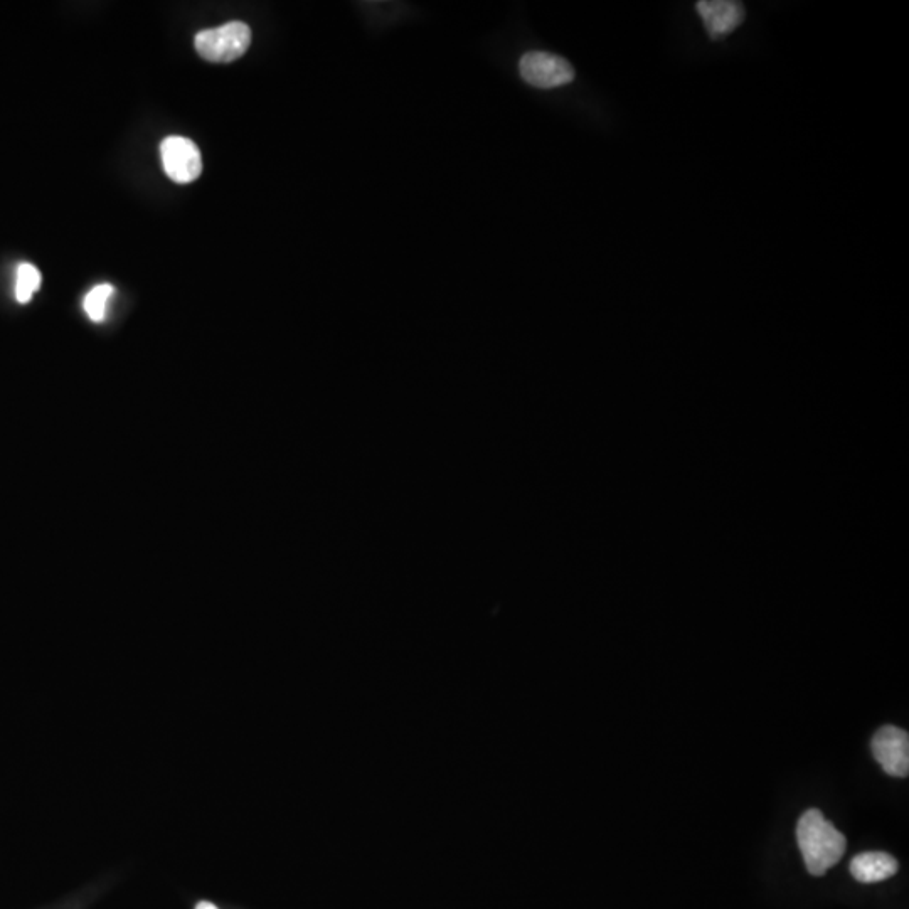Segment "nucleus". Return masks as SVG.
<instances>
[{
  "label": "nucleus",
  "mask_w": 909,
  "mask_h": 909,
  "mask_svg": "<svg viewBox=\"0 0 909 909\" xmlns=\"http://www.w3.org/2000/svg\"><path fill=\"white\" fill-rule=\"evenodd\" d=\"M696 9L709 38L714 41L726 38L745 21V7L733 0H701Z\"/></svg>",
  "instance_id": "423d86ee"
},
{
  "label": "nucleus",
  "mask_w": 909,
  "mask_h": 909,
  "mask_svg": "<svg viewBox=\"0 0 909 909\" xmlns=\"http://www.w3.org/2000/svg\"><path fill=\"white\" fill-rule=\"evenodd\" d=\"M197 53L213 63H231L241 58L251 44V29L245 22L233 21L223 26L197 32Z\"/></svg>",
  "instance_id": "f03ea898"
},
{
  "label": "nucleus",
  "mask_w": 909,
  "mask_h": 909,
  "mask_svg": "<svg viewBox=\"0 0 909 909\" xmlns=\"http://www.w3.org/2000/svg\"><path fill=\"white\" fill-rule=\"evenodd\" d=\"M41 287V273L31 263L17 266L16 298L17 302L27 303Z\"/></svg>",
  "instance_id": "6e6552de"
},
{
  "label": "nucleus",
  "mask_w": 909,
  "mask_h": 909,
  "mask_svg": "<svg viewBox=\"0 0 909 909\" xmlns=\"http://www.w3.org/2000/svg\"><path fill=\"white\" fill-rule=\"evenodd\" d=\"M115 288L108 283H103V285H98V287L93 288L88 295L85 297V302H83V307H85V312L88 314L93 322H103L105 320V315H107V305L108 300L112 298Z\"/></svg>",
  "instance_id": "1a4fd4ad"
},
{
  "label": "nucleus",
  "mask_w": 909,
  "mask_h": 909,
  "mask_svg": "<svg viewBox=\"0 0 909 909\" xmlns=\"http://www.w3.org/2000/svg\"><path fill=\"white\" fill-rule=\"evenodd\" d=\"M797 839L807 871L817 878L824 876L846 852V837L817 808L807 810L798 820Z\"/></svg>",
  "instance_id": "f257e3e1"
},
{
  "label": "nucleus",
  "mask_w": 909,
  "mask_h": 909,
  "mask_svg": "<svg viewBox=\"0 0 909 909\" xmlns=\"http://www.w3.org/2000/svg\"><path fill=\"white\" fill-rule=\"evenodd\" d=\"M898 861L886 852H864L851 862V874L864 884L881 883L898 872Z\"/></svg>",
  "instance_id": "0eeeda50"
},
{
  "label": "nucleus",
  "mask_w": 909,
  "mask_h": 909,
  "mask_svg": "<svg viewBox=\"0 0 909 909\" xmlns=\"http://www.w3.org/2000/svg\"><path fill=\"white\" fill-rule=\"evenodd\" d=\"M519 70L522 80L543 90L568 85L575 80V70L566 59L544 51L524 54L519 63Z\"/></svg>",
  "instance_id": "7ed1b4c3"
},
{
  "label": "nucleus",
  "mask_w": 909,
  "mask_h": 909,
  "mask_svg": "<svg viewBox=\"0 0 909 909\" xmlns=\"http://www.w3.org/2000/svg\"><path fill=\"white\" fill-rule=\"evenodd\" d=\"M872 755L891 777H908L909 736L903 729L896 726L879 729L872 738Z\"/></svg>",
  "instance_id": "39448f33"
},
{
  "label": "nucleus",
  "mask_w": 909,
  "mask_h": 909,
  "mask_svg": "<svg viewBox=\"0 0 909 909\" xmlns=\"http://www.w3.org/2000/svg\"><path fill=\"white\" fill-rule=\"evenodd\" d=\"M160 155L165 174L177 184H189L201 176V152L192 140L177 135L167 137L160 145Z\"/></svg>",
  "instance_id": "20e7f679"
},
{
  "label": "nucleus",
  "mask_w": 909,
  "mask_h": 909,
  "mask_svg": "<svg viewBox=\"0 0 909 909\" xmlns=\"http://www.w3.org/2000/svg\"><path fill=\"white\" fill-rule=\"evenodd\" d=\"M196 909H219L216 904L209 903V901H201L197 904Z\"/></svg>",
  "instance_id": "9d476101"
}]
</instances>
